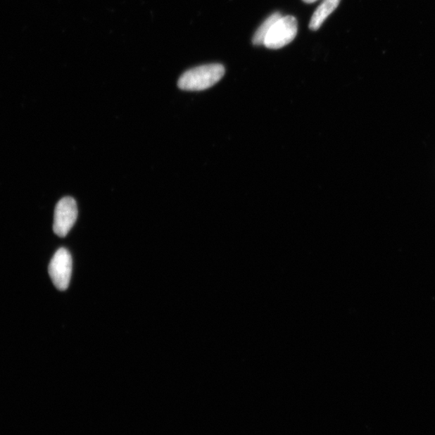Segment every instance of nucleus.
<instances>
[{"instance_id":"nucleus-1","label":"nucleus","mask_w":435,"mask_h":435,"mask_svg":"<svg viewBox=\"0 0 435 435\" xmlns=\"http://www.w3.org/2000/svg\"><path fill=\"white\" fill-rule=\"evenodd\" d=\"M225 68L221 64H209L189 70L178 80V87L183 91H205L219 82L225 76Z\"/></svg>"},{"instance_id":"nucleus-2","label":"nucleus","mask_w":435,"mask_h":435,"mask_svg":"<svg viewBox=\"0 0 435 435\" xmlns=\"http://www.w3.org/2000/svg\"><path fill=\"white\" fill-rule=\"evenodd\" d=\"M298 33V21L292 15L282 16L272 27L264 44L271 49H278L291 43Z\"/></svg>"},{"instance_id":"nucleus-3","label":"nucleus","mask_w":435,"mask_h":435,"mask_svg":"<svg viewBox=\"0 0 435 435\" xmlns=\"http://www.w3.org/2000/svg\"><path fill=\"white\" fill-rule=\"evenodd\" d=\"M72 269V256L68 250L61 248L56 252L49 266L54 286L61 291L69 287Z\"/></svg>"},{"instance_id":"nucleus-4","label":"nucleus","mask_w":435,"mask_h":435,"mask_svg":"<svg viewBox=\"0 0 435 435\" xmlns=\"http://www.w3.org/2000/svg\"><path fill=\"white\" fill-rule=\"evenodd\" d=\"M77 206L71 197L61 199L54 212L53 232L59 237H65L77 220Z\"/></svg>"},{"instance_id":"nucleus-5","label":"nucleus","mask_w":435,"mask_h":435,"mask_svg":"<svg viewBox=\"0 0 435 435\" xmlns=\"http://www.w3.org/2000/svg\"><path fill=\"white\" fill-rule=\"evenodd\" d=\"M340 1L341 0H323L313 15H312L309 26L310 29L312 31L319 30L323 22L337 8Z\"/></svg>"},{"instance_id":"nucleus-6","label":"nucleus","mask_w":435,"mask_h":435,"mask_svg":"<svg viewBox=\"0 0 435 435\" xmlns=\"http://www.w3.org/2000/svg\"><path fill=\"white\" fill-rule=\"evenodd\" d=\"M281 18L282 15L279 13H276L271 15L269 18H267L264 21V23L259 27V29L256 30L253 36V43L255 46H261V44H264L267 33L270 32L273 25Z\"/></svg>"},{"instance_id":"nucleus-7","label":"nucleus","mask_w":435,"mask_h":435,"mask_svg":"<svg viewBox=\"0 0 435 435\" xmlns=\"http://www.w3.org/2000/svg\"><path fill=\"white\" fill-rule=\"evenodd\" d=\"M303 1L305 3H308V4H312V3H315L317 1V0H303Z\"/></svg>"}]
</instances>
